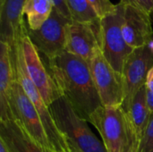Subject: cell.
Wrapping results in <instances>:
<instances>
[{
  "label": "cell",
  "instance_id": "277c9868",
  "mask_svg": "<svg viewBox=\"0 0 153 152\" xmlns=\"http://www.w3.org/2000/svg\"><path fill=\"white\" fill-rule=\"evenodd\" d=\"M10 47L16 77L38 111L53 151L54 152H70L65 138L58 130L49 108L29 76L22 50L21 39L13 47Z\"/></svg>",
  "mask_w": 153,
  "mask_h": 152
},
{
  "label": "cell",
  "instance_id": "30bf717a",
  "mask_svg": "<svg viewBox=\"0 0 153 152\" xmlns=\"http://www.w3.org/2000/svg\"><path fill=\"white\" fill-rule=\"evenodd\" d=\"M153 67V53L147 46L134 48L126 58L123 72L125 99L123 108L127 112L135 94L146 83L147 75Z\"/></svg>",
  "mask_w": 153,
  "mask_h": 152
},
{
  "label": "cell",
  "instance_id": "5bb4252c",
  "mask_svg": "<svg viewBox=\"0 0 153 152\" xmlns=\"http://www.w3.org/2000/svg\"><path fill=\"white\" fill-rule=\"evenodd\" d=\"M15 80L11 47L7 43L0 41V121L13 119L11 93Z\"/></svg>",
  "mask_w": 153,
  "mask_h": 152
},
{
  "label": "cell",
  "instance_id": "d6986e66",
  "mask_svg": "<svg viewBox=\"0 0 153 152\" xmlns=\"http://www.w3.org/2000/svg\"><path fill=\"white\" fill-rule=\"evenodd\" d=\"M100 19L113 13L117 10V4L110 0H87Z\"/></svg>",
  "mask_w": 153,
  "mask_h": 152
},
{
  "label": "cell",
  "instance_id": "8992f818",
  "mask_svg": "<svg viewBox=\"0 0 153 152\" xmlns=\"http://www.w3.org/2000/svg\"><path fill=\"white\" fill-rule=\"evenodd\" d=\"M88 64L102 106H122L125 99L122 74L109 65L100 48Z\"/></svg>",
  "mask_w": 153,
  "mask_h": 152
},
{
  "label": "cell",
  "instance_id": "ac0fdd59",
  "mask_svg": "<svg viewBox=\"0 0 153 152\" xmlns=\"http://www.w3.org/2000/svg\"><path fill=\"white\" fill-rule=\"evenodd\" d=\"M72 21L100 25V19L87 0H66Z\"/></svg>",
  "mask_w": 153,
  "mask_h": 152
},
{
  "label": "cell",
  "instance_id": "7c38bea8",
  "mask_svg": "<svg viewBox=\"0 0 153 152\" xmlns=\"http://www.w3.org/2000/svg\"><path fill=\"white\" fill-rule=\"evenodd\" d=\"M100 48V25L70 22L65 51L89 62Z\"/></svg>",
  "mask_w": 153,
  "mask_h": 152
},
{
  "label": "cell",
  "instance_id": "7402d4cb",
  "mask_svg": "<svg viewBox=\"0 0 153 152\" xmlns=\"http://www.w3.org/2000/svg\"><path fill=\"white\" fill-rule=\"evenodd\" d=\"M146 90H147V101L151 110L152 115L153 114V67L150 70L146 80Z\"/></svg>",
  "mask_w": 153,
  "mask_h": 152
},
{
  "label": "cell",
  "instance_id": "52a82bcc",
  "mask_svg": "<svg viewBox=\"0 0 153 152\" xmlns=\"http://www.w3.org/2000/svg\"><path fill=\"white\" fill-rule=\"evenodd\" d=\"M11 108L13 119L18 122L25 132L44 149L54 152L39 115L17 77L12 88Z\"/></svg>",
  "mask_w": 153,
  "mask_h": 152
},
{
  "label": "cell",
  "instance_id": "ffe728a7",
  "mask_svg": "<svg viewBox=\"0 0 153 152\" xmlns=\"http://www.w3.org/2000/svg\"><path fill=\"white\" fill-rule=\"evenodd\" d=\"M138 152H153V114L141 139Z\"/></svg>",
  "mask_w": 153,
  "mask_h": 152
},
{
  "label": "cell",
  "instance_id": "44dd1931",
  "mask_svg": "<svg viewBox=\"0 0 153 152\" xmlns=\"http://www.w3.org/2000/svg\"><path fill=\"white\" fill-rule=\"evenodd\" d=\"M119 3L122 4L134 5L151 15L153 13V0H120Z\"/></svg>",
  "mask_w": 153,
  "mask_h": 152
},
{
  "label": "cell",
  "instance_id": "2e32d148",
  "mask_svg": "<svg viewBox=\"0 0 153 152\" xmlns=\"http://www.w3.org/2000/svg\"><path fill=\"white\" fill-rule=\"evenodd\" d=\"M127 113L135 129L139 141L141 142L152 116L147 101V90L145 85L135 94Z\"/></svg>",
  "mask_w": 153,
  "mask_h": 152
},
{
  "label": "cell",
  "instance_id": "3957f363",
  "mask_svg": "<svg viewBox=\"0 0 153 152\" xmlns=\"http://www.w3.org/2000/svg\"><path fill=\"white\" fill-rule=\"evenodd\" d=\"M49 109L60 133L81 151L108 152L103 142H100L88 126L87 121L77 114L65 96L54 101Z\"/></svg>",
  "mask_w": 153,
  "mask_h": 152
},
{
  "label": "cell",
  "instance_id": "484cf974",
  "mask_svg": "<svg viewBox=\"0 0 153 152\" xmlns=\"http://www.w3.org/2000/svg\"><path fill=\"white\" fill-rule=\"evenodd\" d=\"M148 47H150V49L152 50V52L153 53V39L151 41V42H150V43H149V44H148Z\"/></svg>",
  "mask_w": 153,
  "mask_h": 152
},
{
  "label": "cell",
  "instance_id": "6da1fadb",
  "mask_svg": "<svg viewBox=\"0 0 153 152\" xmlns=\"http://www.w3.org/2000/svg\"><path fill=\"white\" fill-rule=\"evenodd\" d=\"M49 72L62 95L77 114L89 122L91 116L102 106L87 61L67 51L48 59Z\"/></svg>",
  "mask_w": 153,
  "mask_h": 152
},
{
  "label": "cell",
  "instance_id": "e0dca14e",
  "mask_svg": "<svg viewBox=\"0 0 153 152\" xmlns=\"http://www.w3.org/2000/svg\"><path fill=\"white\" fill-rule=\"evenodd\" d=\"M54 8L52 0H27L23 6V14L27 17L28 28L39 30L50 17Z\"/></svg>",
  "mask_w": 153,
  "mask_h": 152
},
{
  "label": "cell",
  "instance_id": "cb8c5ba5",
  "mask_svg": "<svg viewBox=\"0 0 153 152\" xmlns=\"http://www.w3.org/2000/svg\"><path fill=\"white\" fill-rule=\"evenodd\" d=\"M65 141H66V143H67V145H68V148H69V151L70 152H82L81 151L74 143H72L70 141H68V140H66L65 139Z\"/></svg>",
  "mask_w": 153,
  "mask_h": 152
},
{
  "label": "cell",
  "instance_id": "4fadbf2b",
  "mask_svg": "<svg viewBox=\"0 0 153 152\" xmlns=\"http://www.w3.org/2000/svg\"><path fill=\"white\" fill-rule=\"evenodd\" d=\"M27 0H0V41L13 47L28 30L23 20Z\"/></svg>",
  "mask_w": 153,
  "mask_h": 152
},
{
  "label": "cell",
  "instance_id": "9a60e30c",
  "mask_svg": "<svg viewBox=\"0 0 153 152\" xmlns=\"http://www.w3.org/2000/svg\"><path fill=\"white\" fill-rule=\"evenodd\" d=\"M0 142L8 152H53L37 143L14 119L0 121Z\"/></svg>",
  "mask_w": 153,
  "mask_h": 152
},
{
  "label": "cell",
  "instance_id": "d4e9b609",
  "mask_svg": "<svg viewBox=\"0 0 153 152\" xmlns=\"http://www.w3.org/2000/svg\"><path fill=\"white\" fill-rule=\"evenodd\" d=\"M0 152H8L7 149L5 148L4 144L2 142H0Z\"/></svg>",
  "mask_w": 153,
  "mask_h": 152
},
{
  "label": "cell",
  "instance_id": "5b68a950",
  "mask_svg": "<svg viewBox=\"0 0 153 152\" xmlns=\"http://www.w3.org/2000/svg\"><path fill=\"white\" fill-rule=\"evenodd\" d=\"M123 5L118 3L117 10L100 22V42L101 52L109 65L122 74L125 62L133 52L126 43L123 32Z\"/></svg>",
  "mask_w": 153,
  "mask_h": 152
},
{
  "label": "cell",
  "instance_id": "8fae6325",
  "mask_svg": "<svg viewBox=\"0 0 153 152\" xmlns=\"http://www.w3.org/2000/svg\"><path fill=\"white\" fill-rule=\"evenodd\" d=\"M122 5V32L126 43L134 49L147 46L152 40V15L134 5Z\"/></svg>",
  "mask_w": 153,
  "mask_h": 152
},
{
  "label": "cell",
  "instance_id": "603a6c76",
  "mask_svg": "<svg viewBox=\"0 0 153 152\" xmlns=\"http://www.w3.org/2000/svg\"><path fill=\"white\" fill-rule=\"evenodd\" d=\"M54 4V7L65 18L72 21V17L69 12V9L66 4V0H52Z\"/></svg>",
  "mask_w": 153,
  "mask_h": 152
},
{
  "label": "cell",
  "instance_id": "ba28073f",
  "mask_svg": "<svg viewBox=\"0 0 153 152\" xmlns=\"http://www.w3.org/2000/svg\"><path fill=\"white\" fill-rule=\"evenodd\" d=\"M70 20L54 8L50 17L37 30L28 28V35L39 51L47 58L52 59L65 51L67 28Z\"/></svg>",
  "mask_w": 153,
  "mask_h": 152
},
{
  "label": "cell",
  "instance_id": "7a4b0ae2",
  "mask_svg": "<svg viewBox=\"0 0 153 152\" xmlns=\"http://www.w3.org/2000/svg\"><path fill=\"white\" fill-rule=\"evenodd\" d=\"M89 122L98 130L108 152H138L139 138L122 106H101Z\"/></svg>",
  "mask_w": 153,
  "mask_h": 152
},
{
  "label": "cell",
  "instance_id": "9c48e42d",
  "mask_svg": "<svg viewBox=\"0 0 153 152\" xmlns=\"http://www.w3.org/2000/svg\"><path fill=\"white\" fill-rule=\"evenodd\" d=\"M21 46L29 76L49 108L54 101L63 96L62 92L55 82L50 72L44 65L39 51L29 38L28 30L21 39Z\"/></svg>",
  "mask_w": 153,
  "mask_h": 152
},
{
  "label": "cell",
  "instance_id": "4316f807",
  "mask_svg": "<svg viewBox=\"0 0 153 152\" xmlns=\"http://www.w3.org/2000/svg\"><path fill=\"white\" fill-rule=\"evenodd\" d=\"M152 16H153V13H152Z\"/></svg>",
  "mask_w": 153,
  "mask_h": 152
}]
</instances>
